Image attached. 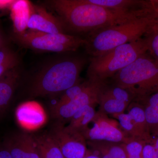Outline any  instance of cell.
<instances>
[{"label":"cell","instance_id":"obj_1","mask_svg":"<svg viewBox=\"0 0 158 158\" xmlns=\"http://www.w3.org/2000/svg\"><path fill=\"white\" fill-rule=\"evenodd\" d=\"M56 12L66 32H91L147 15L127 13L88 2L86 0H52L46 2Z\"/></svg>","mask_w":158,"mask_h":158},{"label":"cell","instance_id":"obj_2","mask_svg":"<svg viewBox=\"0 0 158 158\" xmlns=\"http://www.w3.org/2000/svg\"><path fill=\"white\" fill-rule=\"evenodd\" d=\"M86 61L82 57H66L44 65L35 75L29 92L32 97L52 96L64 92L81 81Z\"/></svg>","mask_w":158,"mask_h":158},{"label":"cell","instance_id":"obj_3","mask_svg":"<svg viewBox=\"0 0 158 158\" xmlns=\"http://www.w3.org/2000/svg\"><path fill=\"white\" fill-rule=\"evenodd\" d=\"M156 23L155 18L151 14L94 31L85 38L84 47L91 57L101 56L117 47L144 37Z\"/></svg>","mask_w":158,"mask_h":158},{"label":"cell","instance_id":"obj_4","mask_svg":"<svg viewBox=\"0 0 158 158\" xmlns=\"http://www.w3.org/2000/svg\"><path fill=\"white\" fill-rule=\"evenodd\" d=\"M108 81L129 90L135 101L146 97L158 91V62L147 52Z\"/></svg>","mask_w":158,"mask_h":158},{"label":"cell","instance_id":"obj_5","mask_svg":"<svg viewBox=\"0 0 158 158\" xmlns=\"http://www.w3.org/2000/svg\"><path fill=\"white\" fill-rule=\"evenodd\" d=\"M148 51L145 37L117 47L98 56L91 57L87 70L88 79L106 82Z\"/></svg>","mask_w":158,"mask_h":158},{"label":"cell","instance_id":"obj_6","mask_svg":"<svg viewBox=\"0 0 158 158\" xmlns=\"http://www.w3.org/2000/svg\"><path fill=\"white\" fill-rule=\"evenodd\" d=\"M14 37L19 44L34 51L52 52H75L84 46L85 38L68 34H49L28 30Z\"/></svg>","mask_w":158,"mask_h":158},{"label":"cell","instance_id":"obj_7","mask_svg":"<svg viewBox=\"0 0 158 158\" xmlns=\"http://www.w3.org/2000/svg\"><path fill=\"white\" fill-rule=\"evenodd\" d=\"M89 80V84L83 92L72 100L62 104H55L52 108V115L59 122L69 121L77 112L88 105L99 104L102 88L106 82Z\"/></svg>","mask_w":158,"mask_h":158},{"label":"cell","instance_id":"obj_8","mask_svg":"<svg viewBox=\"0 0 158 158\" xmlns=\"http://www.w3.org/2000/svg\"><path fill=\"white\" fill-rule=\"evenodd\" d=\"M93 126L83 133L87 141H105L125 143L130 137L123 131L117 120L109 118L98 110L92 121Z\"/></svg>","mask_w":158,"mask_h":158},{"label":"cell","instance_id":"obj_9","mask_svg":"<svg viewBox=\"0 0 158 158\" xmlns=\"http://www.w3.org/2000/svg\"><path fill=\"white\" fill-rule=\"evenodd\" d=\"M49 133L56 141L64 158H83L89 152L83 135L62 123L57 122Z\"/></svg>","mask_w":158,"mask_h":158},{"label":"cell","instance_id":"obj_10","mask_svg":"<svg viewBox=\"0 0 158 158\" xmlns=\"http://www.w3.org/2000/svg\"><path fill=\"white\" fill-rule=\"evenodd\" d=\"M27 29L49 34H67L62 21L49 12L45 8L32 3Z\"/></svg>","mask_w":158,"mask_h":158},{"label":"cell","instance_id":"obj_11","mask_svg":"<svg viewBox=\"0 0 158 158\" xmlns=\"http://www.w3.org/2000/svg\"><path fill=\"white\" fill-rule=\"evenodd\" d=\"M3 143L12 158H41L34 135L23 132L14 133Z\"/></svg>","mask_w":158,"mask_h":158},{"label":"cell","instance_id":"obj_12","mask_svg":"<svg viewBox=\"0 0 158 158\" xmlns=\"http://www.w3.org/2000/svg\"><path fill=\"white\" fill-rule=\"evenodd\" d=\"M15 116L21 126L28 129L39 127L45 120L44 111L35 102H27L19 105L16 109Z\"/></svg>","mask_w":158,"mask_h":158},{"label":"cell","instance_id":"obj_13","mask_svg":"<svg viewBox=\"0 0 158 158\" xmlns=\"http://www.w3.org/2000/svg\"><path fill=\"white\" fill-rule=\"evenodd\" d=\"M88 2L127 13H152L149 1L86 0Z\"/></svg>","mask_w":158,"mask_h":158},{"label":"cell","instance_id":"obj_14","mask_svg":"<svg viewBox=\"0 0 158 158\" xmlns=\"http://www.w3.org/2000/svg\"><path fill=\"white\" fill-rule=\"evenodd\" d=\"M20 78L21 72L18 66L0 77V114L5 112L10 104Z\"/></svg>","mask_w":158,"mask_h":158},{"label":"cell","instance_id":"obj_15","mask_svg":"<svg viewBox=\"0 0 158 158\" xmlns=\"http://www.w3.org/2000/svg\"><path fill=\"white\" fill-rule=\"evenodd\" d=\"M32 5V3L29 1L16 0L11 6L10 16L15 35H21L27 31Z\"/></svg>","mask_w":158,"mask_h":158},{"label":"cell","instance_id":"obj_16","mask_svg":"<svg viewBox=\"0 0 158 158\" xmlns=\"http://www.w3.org/2000/svg\"><path fill=\"white\" fill-rule=\"evenodd\" d=\"M91 153L100 158H127L122 143L105 141H87Z\"/></svg>","mask_w":158,"mask_h":158},{"label":"cell","instance_id":"obj_17","mask_svg":"<svg viewBox=\"0 0 158 158\" xmlns=\"http://www.w3.org/2000/svg\"><path fill=\"white\" fill-rule=\"evenodd\" d=\"M135 101L140 103L144 107L148 129L152 136L158 135V91Z\"/></svg>","mask_w":158,"mask_h":158},{"label":"cell","instance_id":"obj_18","mask_svg":"<svg viewBox=\"0 0 158 158\" xmlns=\"http://www.w3.org/2000/svg\"><path fill=\"white\" fill-rule=\"evenodd\" d=\"M127 110L138 128L142 139L147 143H151L153 138L148 129L143 106L138 102L133 101Z\"/></svg>","mask_w":158,"mask_h":158},{"label":"cell","instance_id":"obj_19","mask_svg":"<svg viewBox=\"0 0 158 158\" xmlns=\"http://www.w3.org/2000/svg\"><path fill=\"white\" fill-rule=\"evenodd\" d=\"M41 158H64L56 141L49 133L34 135Z\"/></svg>","mask_w":158,"mask_h":158},{"label":"cell","instance_id":"obj_20","mask_svg":"<svg viewBox=\"0 0 158 158\" xmlns=\"http://www.w3.org/2000/svg\"><path fill=\"white\" fill-rule=\"evenodd\" d=\"M94 106L88 105L77 112L71 118L67 127L83 135L92 122L96 112Z\"/></svg>","mask_w":158,"mask_h":158},{"label":"cell","instance_id":"obj_21","mask_svg":"<svg viewBox=\"0 0 158 158\" xmlns=\"http://www.w3.org/2000/svg\"><path fill=\"white\" fill-rule=\"evenodd\" d=\"M101 93L105 96L123 102L129 106L135 98L129 90L107 81L102 88Z\"/></svg>","mask_w":158,"mask_h":158},{"label":"cell","instance_id":"obj_22","mask_svg":"<svg viewBox=\"0 0 158 158\" xmlns=\"http://www.w3.org/2000/svg\"><path fill=\"white\" fill-rule=\"evenodd\" d=\"M99 110L112 116L124 113L128 106L123 102L100 94Z\"/></svg>","mask_w":158,"mask_h":158},{"label":"cell","instance_id":"obj_23","mask_svg":"<svg viewBox=\"0 0 158 158\" xmlns=\"http://www.w3.org/2000/svg\"><path fill=\"white\" fill-rule=\"evenodd\" d=\"M19 59L11 49L4 46L0 49V77L12 69L18 66Z\"/></svg>","mask_w":158,"mask_h":158},{"label":"cell","instance_id":"obj_24","mask_svg":"<svg viewBox=\"0 0 158 158\" xmlns=\"http://www.w3.org/2000/svg\"><path fill=\"white\" fill-rule=\"evenodd\" d=\"M144 37L147 40L148 52L158 62V23L153 25Z\"/></svg>","mask_w":158,"mask_h":158},{"label":"cell","instance_id":"obj_25","mask_svg":"<svg viewBox=\"0 0 158 158\" xmlns=\"http://www.w3.org/2000/svg\"><path fill=\"white\" fill-rule=\"evenodd\" d=\"M89 82V80L88 79L84 82L80 81L76 85L69 88L63 92L60 99L56 104L58 105L62 104L72 100L84 91L88 86Z\"/></svg>","mask_w":158,"mask_h":158},{"label":"cell","instance_id":"obj_26","mask_svg":"<svg viewBox=\"0 0 158 158\" xmlns=\"http://www.w3.org/2000/svg\"><path fill=\"white\" fill-rule=\"evenodd\" d=\"M146 142L140 139L130 138L125 143H122L127 156L142 157V152Z\"/></svg>","mask_w":158,"mask_h":158},{"label":"cell","instance_id":"obj_27","mask_svg":"<svg viewBox=\"0 0 158 158\" xmlns=\"http://www.w3.org/2000/svg\"><path fill=\"white\" fill-rule=\"evenodd\" d=\"M143 158H158V154L152 143L144 144L142 152Z\"/></svg>","mask_w":158,"mask_h":158},{"label":"cell","instance_id":"obj_28","mask_svg":"<svg viewBox=\"0 0 158 158\" xmlns=\"http://www.w3.org/2000/svg\"><path fill=\"white\" fill-rule=\"evenodd\" d=\"M150 6L156 22L158 23V0H150Z\"/></svg>","mask_w":158,"mask_h":158},{"label":"cell","instance_id":"obj_29","mask_svg":"<svg viewBox=\"0 0 158 158\" xmlns=\"http://www.w3.org/2000/svg\"><path fill=\"white\" fill-rule=\"evenodd\" d=\"M0 158H12L9 150L3 143H0Z\"/></svg>","mask_w":158,"mask_h":158},{"label":"cell","instance_id":"obj_30","mask_svg":"<svg viewBox=\"0 0 158 158\" xmlns=\"http://www.w3.org/2000/svg\"><path fill=\"white\" fill-rule=\"evenodd\" d=\"M14 2L13 0H0V10L8 9L10 10Z\"/></svg>","mask_w":158,"mask_h":158},{"label":"cell","instance_id":"obj_31","mask_svg":"<svg viewBox=\"0 0 158 158\" xmlns=\"http://www.w3.org/2000/svg\"><path fill=\"white\" fill-rule=\"evenodd\" d=\"M151 143L153 145L156 151L158 154V135L155 136L154 138H153Z\"/></svg>","mask_w":158,"mask_h":158},{"label":"cell","instance_id":"obj_32","mask_svg":"<svg viewBox=\"0 0 158 158\" xmlns=\"http://www.w3.org/2000/svg\"><path fill=\"white\" fill-rule=\"evenodd\" d=\"M6 45V41L2 34L0 31V49Z\"/></svg>","mask_w":158,"mask_h":158},{"label":"cell","instance_id":"obj_33","mask_svg":"<svg viewBox=\"0 0 158 158\" xmlns=\"http://www.w3.org/2000/svg\"><path fill=\"white\" fill-rule=\"evenodd\" d=\"M83 158H100L98 156L95 155L91 153L90 152V151L89 150V152L88 153V154L85 157Z\"/></svg>","mask_w":158,"mask_h":158},{"label":"cell","instance_id":"obj_34","mask_svg":"<svg viewBox=\"0 0 158 158\" xmlns=\"http://www.w3.org/2000/svg\"><path fill=\"white\" fill-rule=\"evenodd\" d=\"M127 158H143L142 157L127 156Z\"/></svg>","mask_w":158,"mask_h":158}]
</instances>
